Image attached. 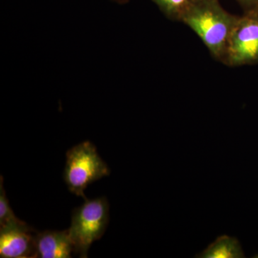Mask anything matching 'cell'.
Returning <instances> with one entry per match:
<instances>
[{"label": "cell", "mask_w": 258, "mask_h": 258, "mask_svg": "<svg viewBox=\"0 0 258 258\" xmlns=\"http://www.w3.org/2000/svg\"><path fill=\"white\" fill-rule=\"evenodd\" d=\"M237 19L226 11L219 0H197L180 22L197 34L215 60L223 62Z\"/></svg>", "instance_id": "cell-1"}, {"label": "cell", "mask_w": 258, "mask_h": 258, "mask_svg": "<svg viewBox=\"0 0 258 258\" xmlns=\"http://www.w3.org/2000/svg\"><path fill=\"white\" fill-rule=\"evenodd\" d=\"M109 222V205L106 198L85 200L75 209L69 229L74 244L75 254L87 257L90 247L104 235Z\"/></svg>", "instance_id": "cell-2"}, {"label": "cell", "mask_w": 258, "mask_h": 258, "mask_svg": "<svg viewBox=\"0 0 258 258\" xmlns=\"http://www.w3.org/2000/svg\"><path fill=\"white\" fill-rule=\"evenodd\" d=\"M110 169L91 142H84L66 153L63 179L69 191L86 200L88 185L110 174Z\"/></svg>", "instance_id": "cell-3"}, {"label": "cell", "mask_w": 258, "mask_h": 258, "mask_svg": "<svg viewBox=\"0 0 258 258\" xmlns=\"http://www.w3.org/2000/svg\"><path fill=\"white\" fill-rule=\"evenodd\" d=\"M258 62V10L238 16L222 63L230 67Z\"/></svg>", "instance_id": "cell-4"}, {"label": "cell", "mask_w": 258, "mask_h": 258, "mask_svg": "<svg viewBox=\"0 0 258 258\" xmlns=\"http://www.w3.org/2000/svg\"><path fill=\"white\" fill-rule=\"evenodd\" d=\"M37 232L28 224L0 228V257H36L35 240Z\"/></svg>", "instance_id": "cell-5"}, {"label": "cell", "mask_w": 258, "mask_h": 258, "mask_svg": "<svg viewBox=\"0 0 258 258\" xmlns=\"http://www.w3.org/2000/svg\"><path fill=\"white\" fill-rule=\"evenodd\" d=\"M35 245L36 257L69 258L75 253L69 229L62 231L37 232Z\"/></svg>", "instance_id": "cell-6"}, {"label": "cell", "mask_w": 258, "mask_h": 258, "mask_svg": "<svg viewBox=\"0 0 258 258\" xmlns=\"http://www.w3.org/2000/svg\"><path fill=\"white\" fill-rule=\"evenodd\" d=\"M243 251L235 237L222 235L217 237L197 257L200 258H242Z\"/></svg>", "instance_id": "cell-7"}, {"label": "cell", "mask_w": 258, "mask_h": 258, "mask_svg": "<svg viewBox=\"0 0 258 258\" xmlns=\"http://www.w3.org/2000/svg\"><path fill=\"white\" fill-rule=\"evenodd\" d=\"M166 18L174 21H181L185 13L197 0H151Z\"/></svg>", "instance_id": "cell-8"}, {"label": "cell", "mask_w": 258, "mask_h": 258, "mask_svg": "<svg viewBox=\"0 0 258 258\" xmlns=\"http://www.w3.org/2000/svg\"><path fill=\"white\" fill-rule=\"evenodd\" d=\"M0 180V228L9 226H20L27 225L26 222L20 220L15 216L13 209L10 205L9 200L7 198L3 185V177Z\"/></svg>", "instance_id": "cell-9"}, {"label": "cell", "mask_w": 258, "mask_h": 258, "mask_svg": "<svg viewBox=\"0 0 258 258\" xmlns=\"http://www.w3.org/2000/svg\"><path fill=\"white\" fill-rule=\"evenodd\" d=\"M243 8L244 12L258 10V0H236Z\"/></svg>", "instance_id": "cell-10"}, {"label": "cell", "mask_w": 258, "mask_h": 258, "mask_svg": "<svg viewBox=\"0 0 258 258\" xmlns=\"http://www.w3.org/2000/svg\"><path fill=\"white\" fill-rule=\"evenodd\" d=\"M110 1L113 2V3H117V4L125 5L128 3L130 0H110Z\"/></svg>", "instance_id": "cell-11"}, {"label": "cell", "mask_w": 258, "mask_h": 258, "mask_svg": "<svg viewBox=\"0 0 258 258\" xmlns=\"http://www.w3.org/2000/svg\"><path fill=\"white\" fill-rule=\"evenodd\" d=\"M254 257H257L258 258V254H257V255H256V256H254Z\"/></svg>", "instance_id": "cell-12"}]
</instances>
